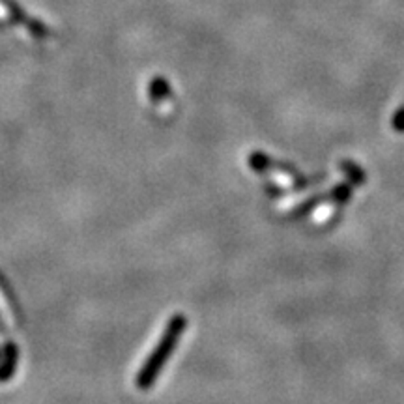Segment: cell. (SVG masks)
I'll return each mask as SVG.
<instances>
[{"instance_id":"obj_1","label":"cell","mask_w":404,"mask_h":404,"mask_svg":"<svg viewBox=\"0 0 404 404\" xmlns=\"http://www.w3.org/2000/svg\"><path fill=\"white\" fill-rule=\"evenodd\" d=\"M185 325H187V321H185L184 315L173 316V321L168 322L167 330H165L163 337L159 339L158 347L150 354L146 363L142 365L141 373L137 376V386H139V388L148 389L156 382V378L161 373L163 365L167 363V359L171 357L174 348H176V342H178V339L182 337V333H184Z\"/></svg>"}]
</instances>
